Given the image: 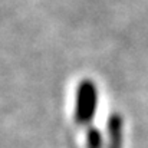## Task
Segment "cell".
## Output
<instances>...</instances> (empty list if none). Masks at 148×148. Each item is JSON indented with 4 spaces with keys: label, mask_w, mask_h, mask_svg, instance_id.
<instances>
[{
    "label": "cell",
    "mask_w": 148,
    "mask_h": 148,
    "mask_svg": "<svg viewBox=\"0 0 148 148\" xmlns=\"http://www.w3.org/2000/svg\"><path fill=\"white\" fill-rule=\"evenodd\" d=\"M98 106V91L92 81L84 79L79 82L75 101V121L79 125H88L97 112Z\"/></svg>",
    "instance_id": "1"
},
{
    "label": "cell",
    "mask_w": 148,
    "mask_h": 148,
    "mask_svg": "<svg viewBox=\"0 0 148 148\" xmlns=\"http://www.w3.org/2000/svg\"><path fill=\"white\" fill-rule=\"evenodd\" d=\"M108 148H122V118L112 114L108 119Z\"/></svg>",
    "instance_id": "2"
},
{
    "label": "cell",
    "mask_w": 148,
    "mask_h": 148,
    "mask_svg": "<svg viewBox=\"0 0 148 148\" xmlns=\"http://www.w3.org/2000/svg\"><path fill=\"white\" fill-rule=\"evenodd\" d=\"M103 144V140H102V135L99 132V130L97 128H89L88 130V134H86V147L88 148H102Z\"/></svg>",
    "instance_id": "3"
}]
</instances>
